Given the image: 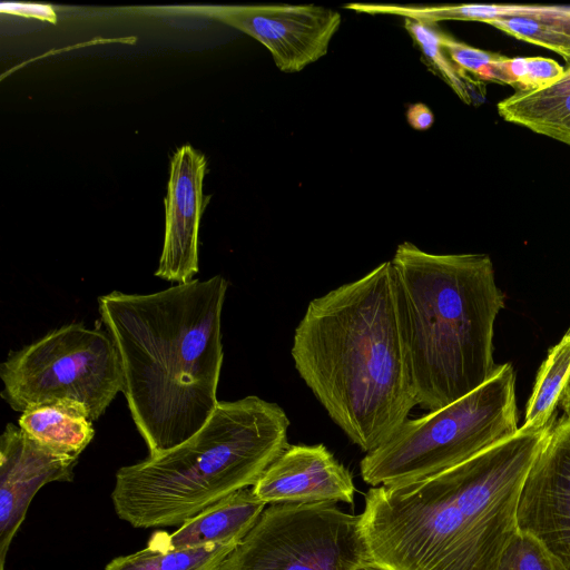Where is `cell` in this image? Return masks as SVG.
Returning a JSON list of instances; mask_svg holds the SVG:
<instances>
[{"instance_id":"cell-1","label":"cell","mask_w":570,"mask_h":570,"mask_svg":"<svg viewBox=\"0 0 570 570\" xmlns=\"http://www.w3.org/2000/svg\"><path fill=\"white\" fill-rule=\"evenodd\" d=\"M552 428L519 429L435 475L371 488L361 513L371 561L385 570H497L517 530L522 485Z\"/></svg>"},{"instance_id":"cell-2","label":"cell","mask_w":570,"mask_h":570,"mask_svg":"<svg viewBox=\"0 0 570 570\" xmlns=\"http://www.w3.org/2000/svg\"><path fill=\"white\" fill-rule=\"evenodd\" d=\"M227 286L216 275L151 294L115 291L98 297L121 363V392L149 455L195 435L219 402Z\"/></svg>"},{"instance_id":"cell-3","label":"cell","mask_w":570,"mask_h":570,"mask_svg":"<svg viewBox=\"0 0 570 570\" xmlns=\"http://www.w3.org/2000/svg\"><path fill=\"white\" fill-rule=\"evenodd\" d=\"M291 354L353 443L366 453L384 443L417 405L391 261L312 299Z\"/></svg>"},{"instance_id":"cell-4","label":"cell","mask_w":570,"mask_h":570,"mask_svg":"<svg viewBox=\"0 0 570 570\" xmlns=\"http://www.w3.org/2000/svg\"><path fill=\"white\" fill-rule=\"evenodd\" d=\"M391 263L416 403L435 411L499 370L492 340L504 297L484 254H431L403 242Z\"/></svg>"},{"instance_id":"cell-5","label":"cell","mask_w":570,"mask_h":570,"mask_svg":"<svg viewBox=\"0 0 570 570\" xmlns=\"http://www.w3.org/2000/svg\"><path fill=\"white\" fill-rule=\"evenodd\" d=\"M288 426L279 405L256 395L219 401L190 439L116 472V514L134 528L180 525L252 488L288 446Z\"/></svg>"},{"instance_id":"cell-6","label":"cell","mask_w":570,"mask_h":570,"mask_svg":"<svg viewBox=\"0 0 570 570\" xmlns=\"http://www.w3.org/2000/svg\"><path fill=\"white\" fill-rule=\"evenodd\" d=\"M514 371L500 365L483 385L419 419L404 421L360 463L372 487L415 482L456 466L514 436Z\"/></svg>"},{"instance_id":"cell-7","label":"cell","mask_w":570,"mask_h":570,"mask_svg":"<svg viewBox=\"0 0 570 570\" xmlns=\"http://www.w3.org/2000/svg\"><path fill=\"white\" fill-rule=\"evenodd\" d=\"M1 396L17 412L56 402L82 405L98 420L122 389L121 363L109 335L72 323L12 353L0 366Z\"/></svg>"},{"instance_id":"cell-8","label":"cell","mask_w":570,"mask_h":570,"mask_svg":"<svg viewBox=\"0 0 570 570\" xmlns=\"http://www.w3.org/2000/svg\"><path fill=\"white\" fill-rule=\"evenodd\" d=\"M366 562L361 514L333 503L271 504L219 570H353Z\"/></svg>"},{"instance_id":"cell-9","label":"cell","mask_w":570,"mask_h":570,"mask_svg":"<svg viewBox=\"0 0 570 570\" xmlns=\"http://www.w3.org/2000/svg\"><path fill=\"white\" fill-rule=\"evenodd\" d=\"M217 19L259 41L283 72H298L326 55L338 11L315 4H258L217 10Z\"/></svg>"},{"instance_id":"cell-10","label":"cell","mask_w":570,"mask_h":570,"mask_svg":"<svg viewBox=\"0 0 570 570\" xmlns=\"http://www.w3.org/2000/svg\"><path fill=\"white\" fill-rule=\"evenodd\" d=\"M517 529L535 538L570 570V422L551 430L521 489Z\"/></svg>"},{"instance_id":"cell-11","label":"cell","mask_w":570,"mask_h":570,"mask_svg":"<svg viewBox=\"0 0 570 570\" xmlns=\"http://www.w3.org/2000/svg\"><path fill=\"white\" fill-rule=\"evenodd\" d=\"M78 458L61 454L8 423L0 436V566L36 493L50 482H71Z\"/></svg>"},{"instance_id":"cell-12","label":"cell","mask_w":570,"mask_h":570,"mask_svg":"<svg viewBox=\"0 0 570 570\" xmlns=\"http://www.w3.org/2000/svg\"><path fill=\"white\" fill-rule=\"evenodd\" d=\"M206 158L190 145L170 158L165 204V237L155 276L177 284L198 272V230L209 196L203 195Z\"/></svg>"},{"instance_id":"cell-13","label":"cell","mask_w":570,"mask_h":570,"mask_svg":"<svg viewBox=\"0 0 570 570\" xmlns=\"http://www.w3.org/2000/svg\"><path fill=\"white\" fill-rule=\"evenodd\" d=\"M266 504H352L350 471L323 444L288 445L252 487Z\"/></svg>"},{"instance_id":"cell-14","label":"cell","mask_w":570,"mask_h":570,"mask_svg":"<svg viewBox=\"0 0 570 570\" xmlns=\"http://www.w3.org/2000/svg\"><path fill=\"white\" fill-rule=\"evenodd\" d=\"M265 508L252 488H245L206 508L173 533L155 532L148 542L170 550L239 543Z\"/></svg>"},{"instance_id":"cell-15","label":"cell","mask_w":570,"mask_h":570,"mask_svg":"<svg viewBox=\"0 0 570 570\" xmlns=\"http://www.w3.org/2000/svg\"><path fill=\"white\" fill-rule=\"evenodd\" d=\"M497 109L504 120L570 146V66L551 85L515 91Z\"/></svg>"},{"instance_id":"cell-16","label":"cell","mask_w":570,"mask_h":570,"mask_svg":"<svg viewBox=\"0 0 570 570\" xmlns=\"http://www.w3.org/2000/svg\"><path fill=\"white\" fill-rule=\"evenodd\" d=\"M18 425L50 450L79 458L95 435L87 410L75 402L36 405L24 411Z\"/></svg>"},{"instance_id":"cell-17","label":"cell","mask_w":570,"mask_h":570,"mask_svg":"<svg viewBox=\"0 0 570 570\" xmlns=\"http://www.w3.org/2000/svg\"><path fill=\"white\" fill-rule=\"evenodd\" d=\"M238 544L170 550L148 542L142 550L112 559L105 570H219Z\"/></svg>"},{"instance_id":"cell-18","label":"cell","mask_w":570,"mask_h":570,"mask_svg":"<svg viewBox=\"0 0 570 570\" xmlns=\"http://www.w3.org/2000/svg\"><path fill=\"white\" fill-rule=\"evenodd\" d=\"M570 380V328L542 363L529 399L521 430H539L551 424L556 406Z\"/></svg>"},{"instance_id":"cell-19","label":"cell","mask_w":570,"mask_h":570,"mask_svg":"<svg viewBox=\"0 0 570 570\" xmlns=\"http://www.w3.org/2000/svg\"><path fill=\"white\" fill-rule=\"evenodd\" d=\"M404 27L420 48L424 60L465 104L479 102L484 98V85L471 79L448 59L441 42V33L434 24L404 18Z\"/></svg>"},{"instance_id":"cell-20","label":"cell","mask_w":570,"mask_h":570,"mask_svg":"<svg viewBox=\"0 0 570 570\" xmlns=\"http://www.w3.org/2000/svg\"><path fill=\"white\" fill-rule=\"evenodd\" d=\"M488 24L517 39L552 50L570 66V11L497 19Z\"/></svg>"},{"instance_id":"cell-21","label":"cell","mask_w":570,"mask_h":570,"mask_svg":"<svg viewBox=\"0 0 570 570\" xmlns=\"http://www.w3.org/2000/svg\"><path fill=\"white\" fill-rule=\"evenodd\" d=\"M497 570H567L535 538L519 529L510 538Z\"/></svg>"},{"instance_id":"cell-22","label":"cell","mask_w":570,"mask_h":570,"mask_svg":"<svg viewBox=\"0 0 570 570\" xmlns=\"http://www.w3.org/2000/svg\"><path fill=\"white\" fill-rule=\"evenodd\" d=\"M504 66L509 85L515 91L547 87L560 78L564 71L556 60L544 57H507Z\"/></svg>"},{"instance_id":"cell-23","label":"cell","mask_w":570,"mask_h":570,"mask_svg":"<svg viewBox=\"0 0 570 570\" xmlns=\"http://www.w3.org/2000/svg\"><path fill=\"white\" fill-rule=\"evenodd\" d=\"M441 42L450 60L464 73L475 78L490 65L500 60L503 55L481 50L441 33Z\"/></svg>"},{"instance_id":"cell-24","label":"cell","mask_w":570,"mask_h":570,"mask_svg":"<svg viewBox=\"0 0 570 570\" xmlns=\"http://www.w3.org/2000/svg\"><path fill=\"white\" fill-rule=\"evenodd\" d=\"M0 11L2 13L39 19L51 23H56L57 21V14L49 4L2 1L0 3Z\"/></svg>"},{"instance_id":"cell-25","label":"cell","mask_w":570,"mask_h":570,"mask_svg":"<svg viewBox=\"0 0 570 570\" xmlns=\"http://www.w3.org/2000/svg\"><path fill=\"white\" fill-rule=\"evenodd\" d=\"M410 126L417 130L429 129L434 122L433 112L424 104H414L406 111Z\"/></svg>"},{"instance_id":"cell-26","label":"cell","mask_w":570,"mask_h":570,"mask_svg":"<svg viewBox=\"0 0 570 570\" xmlns=\"http://www.w3.org/2000/svg\"><path fill=\"white\" fill-rule=\"evenodd\" d=\"M560 403L564 410L567 420L570 422V380L562 393Z\"/></svg>"},{"instance_id":"cell-27","label":"cell","mask_w":570,"mask_h":570,"mask_svg":"<svg viewBox=\"0 0 570 570\" xmlns=\"http://www.w3.org/2000/svg\"><path fill=\"white\" fill-rule=\"evenodd\" d=\"M353 570H385V569L375 564L374 562H366V563H363V564L356 567Z\"/></svg>"},{"instance_id":"cell-28","label":"cell","mask_w":570,"mask_h":570,"mask_svg":"<svg viewBox=\"0 0 570 570\" xmlns=\"http://www.w3.org/2000/svg\"><path fill=\"white\" fill-rule=\"evenodd\" d=\"M0 570H4V566H0Z\"/></svg>"}]
</instances>
